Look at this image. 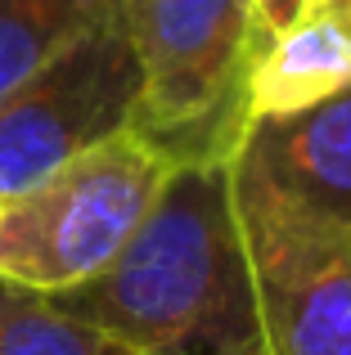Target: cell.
I'll return each mask as SVG.
<instances>
[{
  "mask_svg": "<svg viewBox=\"0 0 351 355\" xmlns=\"http://www.w3.org/2000/svg\"><path fill=\"white\" fill-rule=\"evenodd\" d=\"M54 302L140 355H266L225 157L176 162L131 243Z\"/></svg>",
  "mask_w": 351,
  "mask_h": 355,
  "instance_id": "1",
  "label": "cell"
},
{
  "mask_svg": "<svg viewBox=\"0 0 351 355\" xmlns=\"http://www.w3.org/2000/svg\"><path fill=\"white\" fill-rule=\"evenodd\" d=\"M171 166L153 139L122 130L0 202V279L50 297L95 279L149 216Z\"/></svg>",
  "mask_w": 351,
  "mask_h": 355,
  "instance_id": "2",
  "label": "cell"
},
{
  "mask_svg": "<svg viewBox=\"0 0 351 355\" xmlns=\"http://www.w3.org/2000/svg\"><path fill=\"white\" fill-rule=\"evenodd\" d=\"M144 72L135 130L171 162L225 157L243 126V81L257 54L248 0H117Z\"/></svg>",
  "mask_w": 351,
  "mask_h": 355,
  "instance_id": "3",
  "label": "cell"
},
{
  "mask_svg": "<svg viewBox=\"0 0 351 355\" xmlns=\"http://www.w3.org/2000/svg\"><path fill=\"white\" fill-rule=\"evenodd\" d=\"M144 72L117 0L0 104V202L63 162L135 130Z\"/></svg>",
  "mask_w": 351,
  "mask_h": 355,
  "instance_id": "4",
  "label": "cell"
},
{
  "mask_svg": "<svg viewBox=\"0 0 351 355\" xmlns=\"http://www.w3.org/2000/svg\"><path fill=\"white\" fill-rule=\"evenodd\" d=\"M243 239L351 234V86L289 117H252L225 153Z\"/></svg>",
  "mask_w": 351,
  "mask_h": 355,
  "instance_id": "5",
  "label": "cell"
},
{
  "mask_svg": "<svg viewBox=\"0 0 351 355\" xmlns=\"http://www.w3.org/2000/svg\"><path fill=\"white\" fill-rule=\"evenodd\" d=\"M266 355H351V234L243 239Z\"/></svg>",
  "mask_w": 351,
  "mask_h": 355,
  "instance_id": "6",
  "label": "cell"
},
{
  "mask_svg": "<svg viewBox=\"0 0 351 355\" xmlns=\"http://www.w3.org/2000/svg\"><path fill=\"white\" fill-rule=\"evenodd\" d=\"M351 86V27L329 14H302L257 45L243 81V121L289 117Z\"/></svg>",
  "mask_w": 351,
  "mask_h": 355,
  "instance_id": "7",
  "label": "cell"
},
{
  "mask_svg": "<svg viewBox=\"0 0 351 355\" xmlns=\"http://www.w3.org/2000/svg\"><path fill=\"white\" fill-rule=\"evenodd\" d=\"M113 0H0V104Z\"/></svg>",
  "mask_w": 351,
  "mask_h": 355,
  "instance_id": "8",
  "label": "cell"
},
{
  "mask_svg": "<svg viewBox=\"0 0 351 355\" xmlns=\"http://www.w3.org/2000/svg\"><path fill=\"white\" fill-rule=\"evenodd\" d=\"M0 355H140L104 329L68 315L50 293L0 279Z\"/></svg>",
  "mask_w": 351,
  "mask_h": 355,
  "instance_id": "9",
  "label": "cell"
},
{
  "mask_svg": "<svg viewBox=\"0 0 351 355\" xmlns=\"http://www.w3.org/2000/svg\"><path fill=\"white\" fill-rule=\"evenodd\" d=\"M248 5H252V23H257V45H266L271 36L298 23L311 0H248Z\"/></svg>",
  "mask_w": 351,
  "mask_h": 355,
  "instance_id": "10",
  "label": "cell"
},
{
  "mask_svg": "<svg viewBox=\"0 0 351 355\" xmlns=\"http://www.w3.org/2000/svg\"><path fill=\"white\" fill-rule=\"evenodd\" d=\"M307 14H329V18H338V23L351 27V0H311Z\"/></svg>",
  "mask_w": 351,
  "mask_h": 355,
  "instance_id": "11",
  "label": "cell"
}]
</instances>
